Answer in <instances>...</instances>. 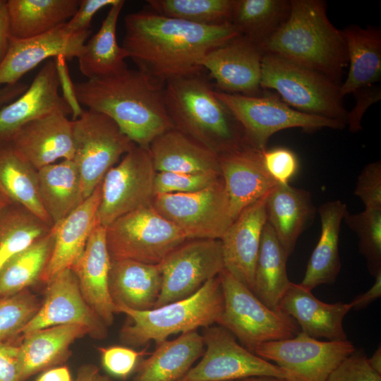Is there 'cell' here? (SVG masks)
Masks as SVG:
<instances>
[{"mask_svg":"<svg viewBox=\"0 0 381 381\" xmlns=\"http://www.w3.org/2000/svg\"><path fill=\"white\" fill-rule=\"evenodd\" d=\"M1 1V0H0V2Z\"/></svg>","mask_w":381,"mask_h":381,"instance_id":"obj_62","label":"cell"},{"mask_svg":"<svg viewBox=\"0 0 381 381\" xmlns=\"http://www.w3.org/2000/svg\"><path fill=\"white\" fill-rule=\"evenodd\" d=\"M118 0H80L73 16L66 23L73 32L91 30V22L95 13L106 6H111Z\"/></svg>","mask_w":381,"mask_h":381,"instance_id":"obj_49","label":"cell"},{"mask_svg":"<svg viewBox=\"0 0 381 381\" xmlns=\"http://www.w3.org/2000/svg\"><path fill=\"white\" fill-rule=\"evenodd\" d=\"M262 155L267 172L277 183L287 185L298 173L299 161L290 149L284 147L266 149Z\"/></svg>","mask_w":381,"mask_h":381,"instance_id":"obj_46","label":"cell"},{"mask_svg":"<svg viewBox=\"0 0 381 381\" xmlns=\"http://www.w3.org/2000/svg\"><path fill=\"white\" fill-rule=\"evenodd\" d=\"M8 141L37 170L74 156L72 120L60 111L25 123Z\"/></svg>","mask_w":381,"mask_h":381,"instance_id":"obj_19","label":"cell"},{"mask_svg":"<svg viewBox=\"0 0 381 381\" xmlns=\"http://www.w3.org/2000/svg\"><path fill=\"white\" fill-rule=\"evenodd\" d=\"M177 381H187V380H186L183 377V378L180 379V380H177Z\"/></svg>","mask_w":381,"mask_h":381,"instance_id":"obj_61","label":"cell"},{"mask_svg":"<svg viewBox=\"0 0 381 381\" xmlns=\"http://www.w3.org/2000/svg\"><path fill=\"white\" fill-rule=\"evenodd\" d=\"M326 381H381V375L370 366L365 354L356 349L331 373Z\"/></svg>","mask_w":381,"mask_h":381,"instance_id":"obj_47","label":"cell"},{"mask_svg":"<svg viewBox=\"0 0 381 381\" xmlns=\"http://www.w3.org/2000/svg\"><path fill=\"white\" fill-rule=\"evenodd\" d=\"M148 7L169 18L202 25L231 23L235 0H149Z\"/></svg>","mask_w":381,"mask_h":381,"instance_id":"obj_41","label":"cell"},{"mask_svg":"<svg viewBox=\"0 0 381 381\" xmlns=\"http://www.w3.org/2000/svg\"><path fill=\"white\" fill-rule=\"evenodd\" d=\"M28 87L27 84L20 81L14 84L1 86L0 109L18 98Z\"/></svg>","mask_w":381,"mask_h":381,"instance_id":"obj_56","label":"cell"},{"mask_svg":"<svg viewBox=\"0 0 381 381\" xmlns=\"http://www.w3.org/2000/svg\"><path fill=\"white\" fill-rule=\"evenodd\" d=\"M224 299L217 322L248 350L260 344L291 338L300 332L295 320L265 306L254 293L224 269L218 275Z\"/></svg>","mask_w":381,"mask_h":381,"instance_id":"obj_7","label":"cell"},{"mask_svg":"<svg viewBox=\"0 0 381 381\" xmlns=\"http://www.w3.org/2000/svg\"><path fill=\"white\" fill-rule=\"evenodd\" d=\"M125 1L110 6L100 28L86 41L77 59L80 71L87 79L116 74L128 68L126 50L118 44L116 26Z\"/></svg>","mask_w":381,"mask_h":381,"instance_id":"obj_33","label":"cell"},{"mask_svg":"<svg viewBox=\"0 0 381 381\" xmlns=\"http://www.w3.org/2000/svg\"><path fill=\"white\" fill-rule=\"evenodd\" d=\"M290 9V0H235L231 23L260 49L286 20Z\"/></svg>","mask_w":381,"mask_h":381,"instance_id":"obj_38","label":"cell"},{"mask_svg":"<svg viewBox=\"0 0 381 381\" xmlns=\"http://www.w3.org/2000/svg\"><path fill=\"white\" fill-rule=\"evenodd\" d=\"M265 210L267 222L289 258L315 218L312 195L305 189L278 183L266 195Z\"/></svg>","mask_w":381,"mask_h":381,"instance_id":"obj_27","label":"cell"},{"mask_svg":"<svg viewBox=\"0 0 381 381\" xmlns=\"http://www.w3.org/2000/svg\"><path fill=\"white\" fill-rule=\"evenodd\" d=\"M356 105L351 111L348 112L347 123L349 130L357 133L362 128L361 119L366 110L380 99L381 92L378 85L363 90L355 93Z\"/></svg>","mask_w":381,"mask_h":381,"instance_id":"obj_50","label":"cell"},{"mask_svg":"<svg viewBox=\"0 0 381 381\" xmlns=\"http://www.w3.org/2000/svg\"><path fill=\"white\" fill-rule=\"evenodd\" d=\"M111 262L106 227L96 224L83 254L71 269L87 304L108 327L113 324L115 314L108 284Z\"/></svg>","mask_w":381,"mask_h":381,"instance_id":"obj_25","label":"cell"},{"mask_svg":"<svg viewBox=\"0 0 381 381\" xmlns=\"http://www.w3.org/2000/svg\"><path fill=\"white\" fill-rule=\"evenodd\" d=\"M264 53L242 35L209 51L198 66L209 72L217 90L230 94L258 96Z\"/></svg>","mask_w":381,"mask_h":381,"instance_id":"obj_17","label":"cell"},{"mask_svg":"<svg viewBox=\"0 0 381 381\" xmlns=\"http://www.w3.org/2000/svg\"><path fill=\"white\" fill-rule=\"evenodd\" d=\"M63 325L85 326L90 330V336L95 339H104L108 334V327L87 304L71 269L61 271L47 284L40 309L21 333L25 335Z\"/></svg>","mask_w":381,"mask_h":381,"instance_id":"obj_16","label":"cell"},{"mask_svg":"<svg viewBox=\"0 0 381 381\" xmlns=\"http://www.w3.org/2000/svg\"><path fill=\"white\" fill-rule=\"evenodd\" d=\"M339 86L325 75L265 53L260 87L272 90L291 108L302 113L337 121L346 126L348 111Z\"/></svg>","mask_w":381,"mask_h":381,"instance_id":"obj_6","label":"cell"},{"mask_svg":"<svg viewBox=\"0 0 381 381\" xmlns=\"http://www.w3.org/2000/svg\"><path fill=\"white\" fill-rule=\"evenodd\" d=\"M221 171L200 173L157 172L154 183L155 196L188 193L201 190L220 181Z\"/></svg>","mask_w":381,"mask_h":381,"instance_id":"obj_44","label":"cell"},{"mask_svg":"<svg viewBox=\"0 0 381 381\" xmlns=\"http://www.w3.org/2000/svg\"><path fill=\"white\" fill-rule=\"evenodd\" d=\"M80 0H8L11 38L26 40L66 24Z\"/></svg>","mask_w":381,"mask_h":381,"instance_id":"obj_34","label":"cell"},{"mask_svg":"<svg viewBox=\"0 0 381 381\" xmlns=\"http://www.w3.org/2000/svg\"><path fill=\"white\" fill-rule=\"evenodd\" d=\"M147 347L140 351L125 346L98 347L97 349L104 370L114 377L125 380L135 372L143 357L150 354Z\"/></svg>","mask_w":381,"mask_h":381,"instance_id":"obj_45","label":"cell"},{"mask_svg":"<svg viewBox=\"0 0 381 381\" xmlns=\"http://www.w3.org/2000/svg\"><path fill=\"white\" fill-rule=\"evenodd\" d=\"M202 337L205 350L200 361L183 377L186 380L237 381L258 376L286 378L282 369L246 349L224 327H205Z\"/></svg>","mask_w":381,"mask_h":381,"instance_id":"obj_14","label":"cell"},{"mask_svg":"<svg viewBox=\"0 0 381 381\" xmlns=\"http://www.w3.org/2000/svg\"><path fill=\"white\" fill-rule=\"evenodd\" d=\"M148 150L157 172L221 171L218 154L175 128L156 137Z\"/></svg>","mask_w":381,"mask_h":381,"instance_id":"obj_30","label":"cell"},{"mask_svg":"<svg viewBox=\"0 0 381 381\" xmlns=\"http://www.w3.org/2000/svg\"><path fill=\"white\" fill-rule=\"evenodd\" d=\"M354 194L365 208H381V162L367 164L358 176Z\"/></svg>","mask_w":381,"mask_h":381,"instance_id":"obj_48","label":"cell"},{"mask_svg":"<svg viewBox=\"0 0 381 381\" xmlns=\"http://www.w3.org/2000/svg\"><path fill=\"white\" fill-rule=\"evenodd\" d=\"M287 260L273 229L267 222L262 234L253 292L272 310H279V302L291 284L286 272Z\"/></svg>","mask_w":381,"mask_h":381,"instance_id":"obj_36","label":"cell"},{"mask_svg":"<svg viewBox=\"0 0 381 381\" xmlns=\"http://www.w3.org/2000/svg\"><path fill=\"white\" fill-rule=\"evenodd\" d=\"M58 73L60 87L62 88L63 97L72 111V120L78 118L84 111L79 104L75 93L74 84L70 78L66 65V59L62 56L54 58Z\"/></svg>","mask_w":381,"mask_h":381,"instance_id":"obj_51","label":"cell"},{"mask_svg":"<svg viewBox=\"0 0 381 381\" xmlns=\"http://www.w3.org/2000/svg\"><path fill=\"white\" fill-rule=\"evenodd\" d=\"M345 40L349 70L339 86L344 96L375 85L381 79V32L380 28L350 25L341 30Z\"/></svg>","mask_w":381,"mask_h":381,"instance_id":"obj_32","label":"cell"},{"mask_svg":"<svg viewBox=\"0 0 381 381\" xmlns=\"http://www.w3.org/2000/svg\"><path fill=\"white\" fill-rule=\"evenodd\" d=\"M356 351L348 341H321L300 331L286 339L258 345L254 353L275 363L287 381H326L331 373Z\"/></svg>","mask_w":381,"mask_h":381,"instance_id":"obj_13","label":"cell"},{"mask_svg":"<svg viewBox=\"0 0 381 381\" xmlns=\"http://www.w3.org/2000/svg\"><path fill=\"white\" fill-rule=\"evenodd\" d=\"M52 226L12 202L0 210V272L17 254L45 236Z\"/></svg>","mask_w":381,"mask_h":381,"instance_id":"obj_39","label":"cell"},{"mask_svg":"<svg viewBox=\"0 0 381 381\" xmlns=\"http://www.w3.org/2000/svg\"><path fill=\"white\" fill-rule=\"evenodd\" d=\"M106 240L111 260L157 265L187 239L152 205L113 221L106 227Z\"/></svg>","mask_w":381,"mask_h":381,"instance_id":"obj_9","label":"cell"},{"mask_svg":"<svg viewBox=\"0 0 381 381\" xmlns=\"http://www.w3.org/2000/svg\"><path fill=\"white\" fill-rule=\"evenodd\" d=\"M202 71L166 82L165 104L174 127L219 155L246 147L241 125Z\"/></svg>","mask_w":381,"mask_h":381,"instance_id":"obj_4","label":"cell"},{"mask_svg":"<svg viewBox=\"0 0 381 381\" xmlns=\"http://www.w3.org/2000/svg\"><path fill=\"white\" fill-rule=\"evenodd\" d=\"M10 39V27L6 1L1 0L0 2V65L7 54Z\"/></svg>","mask_w":381,"mask_h":381,"instance_id":"obj_53","label":"cell"},{"mask_svg":"<svg viewBox=\"0 0 381 381\" xmlns=\"http://www.w3.org/2000/svg\"><path fill=\"white\" fill-rule=\"evenodd\" d=\"M224 299L219 276L206 282L192 296L147 310L115 306L128 321L120 330V341L139 347L154 341L159 344L171 334L196 330L217 324Z\"/></svg>","mask_w":381,"mask_h":381,"instance_id":"obj_5","label":"cell"},{"mask_svg":"<svg viewBox=\"0 0 381 381\" xmlns=\"http://www.w3.org/2000/svg\"><path fill=\"white\" fill-rule=\"evenodd\" d=\"M54 59H49L31 85L18 98L0 109V142L8 141L25 123L56 111L71 115L70 106L59 95Z\"/></svg>","mask_w":381,"mask_h":381,"instance_id":"obj_21","label":"cell"},{"mask_svg":"<svg viewBox=\"0 0 381 381\" xmlns=\"http://www.w3.org/2000/svg\"><path fill=\"white\" fill-rule=\"evenodd\" d=\"M237 381H287L285 379L270 377V376H258L245 378Z\"/></svg>","mask_w":381,"mask_h":381,"instance_id":"obj_59","label":"cell"},{"mask_svg":"<svg viewBox=\"0 0 381 381\" xmlns=\"http://www.w3.org/2000/svg\"><path fill=\"white\" fill-rule=\"evenodd\" d=\"M162 289L153 308L188 298L224 269L219 239L185 241L159 264Z\"/></svg>","mask_w":381,"mask_h":381,"instance_id":"obj_15","label":"cell"},{"mask_svg":"<svg viewBox=\"0 0 381 381\" xmlns=\"http://www.w3.org/2000/svg\"><path fill=\"white\" fill-rule=\"evenodd\" d=\"M42 205L53 226L75 210L86 199L80 174L73 159H64L37 170Z\"/></svg>","mask_w":381,"mask_h":381,"instance_id":"obj_35","label":"cell"},{"mask_svg":"<svg viewBox=\"0 0 381 381\" xmlns=\"http://www.w3.org/2000/svg\"><path fill=\"white\" fill-rule=\"evenodd\" d=\"M102 182L75 210L52 226L54 244L40 281L48 284L57 274L71 269L83 254L96 225Z\"/></svg>","mask_w":381,"mask_h":381,"instance_id":"obj_24","label":"cell"},{"mask_svg":"<svg viewBox=\"0 0 381 381\" xmlns=\"http://www.w3.org/2000/svg\"><path fill=\"white\" fill-rule=\"evenodd\" d=\"M289 15L278 30L261 47L265 53L318 72L341 85L349 64L341 31L327 15L321 0H290Z\"/></svg>","mask_w":381,"mask_h":381,"instance_id":"obj_3","label":"cell"},{"mask_svg":"<svg viewBox=\"0 0 381 381\" xmlns=\"http://www.w3.org/2000/svg\"><path fill=\"white\" fill-rule=\"evenodd\" d=\"M90 330L80 325H63L36 330L23 335L19 345L18 381L61 365L71 356L70 347Z\"/></svg>","mask_w":381,"mask_h":381,"instance_id":"obj_26","label":"cell"},{"mask_svg":"<svg viewBox=\"0 0 381 381\" xmlns=\"http://www.w3.org/2000/svg\"><path fill=\"white\" fill-rule=\"evenodd\" d=\"M11 202V200L0 186V210Z\"/></svg>","mask_w":381,"mask_h":381,"instance_id":"obj_60","label":"cell"},{"mask_svg":"<svg viewBox=\"0 0 381 381\" xmlns=\"http://www.w3.org/2000/svg\"><path fill=\"white\" fill-rule=\"evenodd\" d=\"M204 351V339L197 329L181 333L172 340L165 339L140 361L132 381H177L186 375Z\"/></svg>","mask_w":381,"mask_h":381,"instance_id":"obj_29","label":"cell"},{"mask_svg":"<svg viewBox=\"0 0 381 381\" xmlns=\"http://www.w3.org/2000/svg\"><path fill=\"white\" fill-rule=\"evenodd\" d=\"M92 30L73 32L66 23L43 35L26 40L10 39L0 65V87L14 84L44 60L62 56L77 58Z\"/></svg>","mask_w":381,"mask_h":381,"instance_id":"obj_18","label":"cell"},{"mask_svg":"<svg viewBox=\"0 0 381 381\" xmlns=\"http://www.w3.org/2000/svg\"><path fill=\"white\" fill-rule=\"evenodd\" d=\"M373 285L365 293L356 297L351 302L352 309L365 308L381 296V271L375 275Z\"/></svg>","mask_w":381,"mask_h":381,"instance_id":"obj_54","label":"cell"},{"mask_svg":"<svg viewBox=\"0 0 381 381\" xmlns=\"http://www.w3.org/2000/svg\"><path fill=\"white\" fill-rule=\"evenodd\" d=\"M370 366L377 373L381 375V348L380 345L375 350L370 358H368Z\"/></svg>","mask_w":381,"mask_h":381,"instance_id":"obj_58","label":"cell"},{"mask_svg":"<svg viewBox=\"0 0 381 381\" xmlns=\"http://www.w3.org/2000/svg\"><path fill=\"white\" fill-rule=\"evenodd\" d=\"M216 96L229 108L241 125L246 147L262 152L275 133L292 128L306 132L321 128L342 129L337 121L298 111L275 92L265 90L258 96L230 94L215 90Z\"/></svg>","mask_w":381,"mask_h":381,"instance_id":"obj_8","label":"cell"},{"mask_svg":"<svg viewBox=\"0 0 381 381\" xmlns=\"http://www.w3.org/2000/svg\"><path fill=\"white\" fill-rule=\"evenodd\" d=\"M74 156L82 189L87 198L107 171L135 145L109 116L84 110L72 120Z\"/></svg>","mask_w":381,"mask_h":381,"instance_id":"obj_10","label":"cell"},{"mask_svg":"<svg viewBox=\"0 0 381 381\" xmlns=\"http://www.w3.org/2000/svg\"><path fill=\"white\" fill-rule=\"evenodd\" d=\"M165 83L126 68L77 83L74 89L81 107L107 115L135 145L149 148L156 137L174 128L166 108Z\"/></svg>","mask_w":381,"mask_h":381,"instance_id":"obj_2","label":"cell"},{"mask_svg":"<svg viewBox=\"0 0 381 381\" xmlns=\"http://www.w3.org/2000/svg\"><path fill=\"white\" fill-rule=\"evenodd\" d=\"M53 244L52 228L48 234L11 259L0 272V297L16 294L40 280Z\"/></svg>","mask_w":381,"mask_h":381,"instance_id":"obj_40","label":"cell"},{"mask_svg":"<svg viewBox=\"0 0 381 381\" xmlns=\"http://www.w3.org/2000/svg\"><path fill=\"white\" fill-rule=\"evenodd\" d=\"M352 309L351 303H327L320 301L301 284L291 282L279 310L293 318L308 336L327 341H346L343 320Z\"/></svg>","mask_w":381,"mask_h":381,"instance_id":"obj_23","label":"cell"},{"mask_svg":"<svg viewBox=\"0 0 381 381\" xmlns=\"http://www.w3.org/2000/svg\"><path fill=\"white\" fill-rule=\"evenodd\" d=\"M19 345L0 342V381H18Z\"/></svg>","mask_w":381,"mask_h":381,"instance_id":"obj_52","label":"cell"},{"mask_svg":"<svg viewBox=\"0 0 381 381\" xmlns=\"http://www.w3.org/2000/svg\"><path fill=\"white\" fill-rule=\"evenodd\" d=\"M347 211L346 205L339 200L325 202L319 207L321 232L300 283L305 288L312 291L321 284L336 281L341 270L340 228Z\"/></svg>","mask_w":381,"mask_h":381,"instance_id":"obj_31","label":"cell"},{"mask_svg":"<svg viewBox=\"0 0 381 381\" xmlns=\"http://www.w3.org/2000/svg\"><path fill=\"white\" fill-rule=\"evenodd\" d=\"M262 152L243 147L219 155L234 221L246 207L267 195L278 184L264 165Z\"/></svg>","mask_w":381,"mask_h":381,"instance_id":"obj_22","label":"cell"},{"mask_svg":"<svg viewBox=\"0 0 381 381\" xmlns=\"http://www.w3.org/2000/svg\"><path fill=\"white\" fill-rule=\"evenodd\" d=\"M0 186L12 202L23 206L53 226L40 198L37 170L9 141L0 142Z\"/></svg>","mask_w":381,"mask_h":381,"instance_id":"obj_37","label":"cell"},{"mask_svg":"<svg viewBox=\"0 0 381 381\" xmlns=\"http://www.w3.org/2000/svg\"><path fill=\"white\" fill-rule=\"evenodd\" d=\"M266 195L246 207L222 238L224 270L252 291L264 226Z\"/></svg>","mask_w":381,"mask_h":381,"instance_id":"obj_20","label":"cell"},{"mask_svg":"<svg viewBox=\"0 0 381 381\" xmlns=\"http://www.w3.org/2000/svg\"><path fill=\"white\" fill-rule=\"evenodd\" d=\"M108 284L114 308L152 309L162 289L160 265L111 260Z\"/></svg>","mask_w":381,"mask_h":381,"instance_id":"obj_28","label":"cell"},{"mask_svg":"<svg viewBox=\"0 0 381 381\" xmlns=\"http://www.w3.org/2000/svg\"><path fill=\"white\" fill-rule=\"evenodd\" d=\"M344 220L358 236L359 251L373 277L381 271V208H365L357 214L346 212Z\"/></svg>","mask_w":381,"mask_h":381,"instance_id":"obj_42","label":"cell"},{"mask_svg":"<svg viewBox=\"0 0 381 381\" xmlns=\"http://www.w3.org/2000/svg\"><path fill=\"white\" fill-rule=\"evenodd\" d=\"M35 381H72V377L67 366L59 365L44 371Z\"/></svg>","mask_w":381,"mask_h":381,"instance_id":"obj_57","label":"cell"},{"mask_svg":"<svg viewBox=\"0 0 381 381\" xmlns=\"http://www.w3.org/2000/svg\"><path fill=\"white\" fill-rule=\"evenodd\" d=\"M75 381H114L109 375L100 373L98 367L87 363L80 365L78 370Z\"/></svg>","mask_w":381,"mask_h":381,"instance_id":"obj_55","label":"cell"},{"mask_svg":"<svg viewBox=\"0 0 381 381\" xmlns=\"http://www.w3.org/2000/svg\"><path fill=\"white\" fill-rule=\"evenodd\" d=\"M156 173L148 148L134 145L102 181L96 224L107 227L123 214L152 205Z\"/></svg>","mask_w":381,"mask_h":381,"instance_id":"obj_12","label":"cell"},{"mask_svg":"<svg viewBox=\"0 0 381 381\" xmlns=\"http://www.w3.org/2000/svg\"><path fill=\"white\" fill-rule=\"evenodd\" d=\"M152 205L186 239H219L233 223L223 177L201 190L157 195Z\"/></svg>","mask_w":381,"mask_h":381,"instance_id":"obj_11","label":"cell"},{"mask_svg":"<svg viewBox=\"0 0 381 381\" xmlns=\"http://www.w3.org/2000/svg\"><path fill=\"white\" fill-rule=\"evenodd\" d=\"M122 47L137 69L162 81L198 73L211 49L240 35L231 23L202 25L161 16L149 7L124 17Z\"/></svg>","mask_w":381,"mask_h":381,"instance_id":"obj_1","label":"cell"},{"mask_svg":"<svg viewBox=\"0 0 381 381\" xmlns=\"http://www.w3.org/2000/svg\"><path fill=\"white\" fill-rule=\"evenodd\" d=\"M41 304L28 289L11 296L0 297V342L21 333Z\"/></svg>","mask_w":381,"mask_h":381,"instance_id":"obj_43","label":"cell"}]
</instances>
